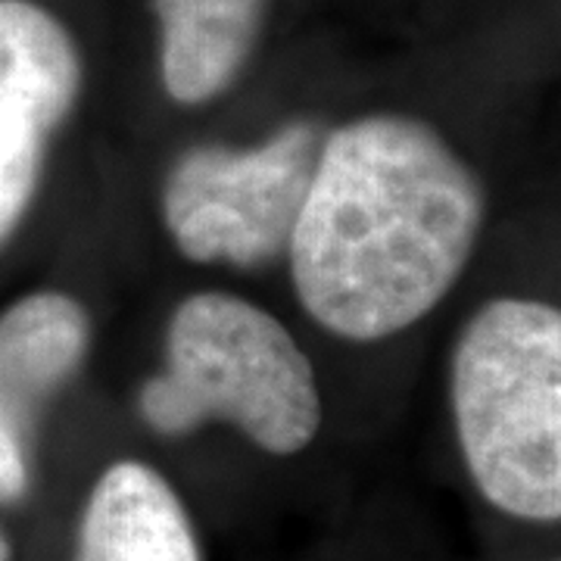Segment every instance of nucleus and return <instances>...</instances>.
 <instances>
[{"label":"nucleus","instance_id":"nucleus-1","mask_svg":"<svg viewBox=\"0 0 561 561\" xmlns=\"http://www.w3.org/2000/svg\"><path fill=\"white\" fill-rule=\"evenodd\" d=\"M486 197L478 172L415 116L375 113L324 135L287 243L309 319L375 343L427 319L478 250Z\"/></svg>","mask_w":561,"mask_h":561},{"label":"nucleus","instance_id":"nucleus-2","mask_svg":"<svg viewBox=\"0 0 561 561\" xmlns=\"http://www.w3.org/2000/svg\"><path fill=\"white\" fill-rule=\"evenodd\" d=\"M449 397L459 446L486 500L524 522L561 515V312L483 302L461 328Z\"/></svg>","mask_w":561,"mask_h":561},{"label":"nucleus","instance_id":"nucleus-3","mask_svg":"<svg viewBox=\"0 0 561 561\" xmlns=\"http://www.w3.org/2000/svg\"><path fill=\"white\" fill-rule=\"evenodd\" d=\"M140 415L165 437L228 421L272 456H294L321 427L316 368L294 334L256 302L203 290L179 302L165 368L140 387Z\"/></svg>","mask_w":561,"mask_h":561},{"label":"nucleus","instance_id":"nucleus-4","mask_svg":"<svg viewBox=\"0 0 561 561\" xmlns=\"http://www.w3.org/2000/svg\"><path fill=\"white\" fill-rule=\"evenodd\" d=\"M321 144L316 125L294 122L256 147L187 150L162 184V219L181 256L253 268L287 253Z\"/></svg>","mask_w":561,"mask_h":561},{"label":"nucleus","instance_id":"nucleus-5","mask_svg":"<svg viewBox=\"0 0 561 561\" xmlns=\"http://www.w3.org/2000/svg\"><path fill=\"white\" fill-rule=\"evenodd\" d=\"M88 346V309L60 290L28 294L0 316V500L25 493L41 405L79 371Z\"/></svg>","mask_w":561,"mask_h":561},{"label":"nucleus","instance_id":"nucleus-6","mask_svg":"<svg viewBox=\"0 0 561 561\" xmlns=\"http://www.w3.org/2000/svg\"><path fill=\"white\" fill-rule=\"evenodd\" d=\"M76 561H201V549L169 481L140 461H116L84 505Z\"/></svg>","mask_w":561,"mask_h":561},{"label":"nucleus","instance_id":"nucleus-7","mask_svg":"<svg viewBox=\"0 0 561 561\" xmlns=\"http://www.w3.org/2000/svg\"><path fill=\"white\" fill-rule=\"evenodd\" d=\"M162 28V84L201 106L241 79L260 44L268 0H153Z\"/></svg>","mask_w":561,"mask_h":561},{"label":"nucleus","instance_id":"nucleus-8","mask_svg":"<svg viewBox=\"0 0 561 561\" xmlns=\"http://www.w3.org/2000/svg\"><path fill=\"white\" fill-rule=\"evenodd\" d=\"M79 94L81 54L69 28L32 0H0V106L50 135Z\"/></svg>","mask_w":561,"mask_h":561},{"label":"nucleus","instance_id":"nucleus-9","mask_svg":"<svg viewBox=\"0 0 561 561\" xmlns=\"http://www.w3.org/2000/svg\"><path fill=\"white\" fill-rule=\"evenodd\" d=\"M47 135L28 116L0 106V247L25 219L44 169Z\"/></svg>","mask_w":561,"mask_h":561},{"label":"nucleus","instance_id":"nucleus-10","mask_svg":"<svg viewBox=\"0 0 561 561\" xmlns=\"http://www.w3.org/2000/svg\"><path fill=\"white\" fill-rule=\"evenodd\" d=\"M10 559V549H7V540H3V534H0V561Z\"/></svg>","mask_w":561,"mask_h":561}]
</instances>
